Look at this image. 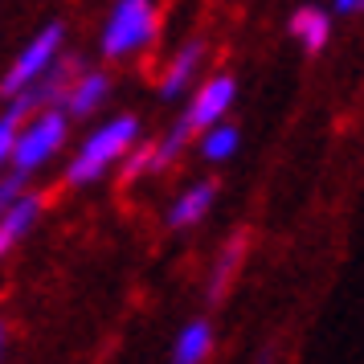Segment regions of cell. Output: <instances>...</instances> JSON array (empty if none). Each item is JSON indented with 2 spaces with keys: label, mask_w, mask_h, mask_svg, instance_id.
Instances as JSON below:
<instances>
[{
  "label": "cell",
  "mask_w": 364,
  "mask_h": 364,
  "mask_svg": "<svg viewBox=\"0 0 364 364\" xmlns=\"http://www.w3.org/2000/svg\"><path fill=\"white\" fill-rule=\"evenodd\" d=\"M233 95H237V82H233L230 74H217V78H209V82L200 86L197 95H193V102H188V111L181 115V123H176V127H172V132H168L164 139L156 144V148H151V168L172 164L193 135L205 132V127H213L217 119L230 111V107H233Z\"/></svg>",
  "instance_id": "cell-1"
},
{
  "label": "cell",
  "mask_w": 364,
  "mask_h": 364,
  "mask_svg": "<svg viewBox=\"0 0 364 364\" xmlns=\"http://www.w3.org/2000/svg\"><path fill=\"white\" fill-rule=\"evenodd\" d=\"M135 135H139V123H135L132 115H119V119H111V123H102L99 132L90 135L82 148H78V156L70 160L66 181L70 184L99 181V176L115 164L119 156H127V148L135 144Z\"/></svg>",
  "instance_id": "cell-2"
},
{
  "label": "cell",
  "mask_w": 364,
  "mask_h": 364,
  "mask_svg": "<svg viewBox=\"0 0 364 364\" xmlns=\"http://www.w3.org/2000/svg\"><path fill=\"white\" fill-rule=\"evenodd\" d=\"M156 4L151 0H119L102 25V53L107 58H132L156 37Z\"/></svg>",
  "instance_id": "cell-3"
},
{
  "label": "cell",
  "mask_w": 364,
  "mask_h": 364,
  "mask_svg": "<svg viewBox=\"0 0 364 364\" xmlns=\"http://www.w3.org/2000/svg\"><path fill=\"white\" fill-rule=\"evenodd\" d=\"M66 119H70L66 111H53V107H50V111H41L25 132L17 127V139H13V156H9V164L17 168L21 176H29L33 168H41L53 151L66 144V127H70Z\"/></svg>",
  "instance_id": "cell-4"
},
{
  "label": "cell",
  "mask_w": 364,
  "mask_h": 364,
  "mask_svg": "<svg viewBox=\"0 0 364 364\" xmlns=\"http://www.w3.org/2000/svg\"><path fill=\"white\" fill-rule=\"evenodd\" d=\"M58 50H62V25H46V29L21 50V58L9 66V74L0 78V95L13 99V95H21L29 82H37V78L58 62Z\"/></svg>",
  "instance_id": "cell-5"
},
{
  "label": "cell",
  "mask_w": 364,
  "mask_h": 364,
  "mask_svg": "<svg viewBox=\"0 0 364 364\" xmlns=\"http://www.w3.org/2000/svg\"><path fill=\"white\" fill-rule=\"evenodd\" d=\"M200 62H205V41H188L176 58H172V66H168L164 82H160V99H176V95H184L188 86H193V78H197Z\"/></svg>",
  "instance_id": "cell-6"
},
{
  "label": "cell",
  "mask_w": 364,
  "mask_h": 364,
  "mask_svg": "<svg viewBox=\"0 0 364 364\" xmlns=\"http://www.w3.org/2000/svg\"><path fill=\"white\" fill-rule=\"evenodd\" d=\"M107 74H99V70H90V74H82L78 82H70L66 99H62V111H66L70 119H86L99 111V102L107 99Z\"/></svg>",
  "instance_id": "cell-7"
},
{
  "label": "cell",
  "mask_w": 364,
  "mask_h": 364,
  "mask_svg": "<svg viewBox=\"0 0 364 364\" xmlns=\"http://www.w3.org/2000/svg\"><path fill=\"white\" fill-rule=\"evenodd\" d=\"M213 193H217L213 181H197L193 188H184L181 197H176V205L168 209V225H172V230H188V225H197L200 217L213 209Z\"/></svg>",
  "instance_id": "cell-8"
},
{
  "label": "cell",
  "mask_w": 364,
  "mask_h": 364,
  "mask_svg": "<svg viewBox=\"0 0 364 364\" xmlns=\"http://www.w3.org/2000/svg\"><path fill=\"white\" fill-rule=\"evenodd\" d=\"M291 33L303 41V50H307V53H319L323 46H328V37H331L328 13H323V9H315V4H303L295 17H291Z\"/></svg>",
  "instance_id": "cell-9"
},
{
  "label": "cell",
  "mask_w": 364,
  "mask_h": 364,
  "mask_svg": "<svg viewBox=\"0 0 364 364\" xmlns=\"http://www.w3.org/2000/svg\"><path fill=\"white\" fill-rule=\"evenodd\" d=\"M209 348H213V328H209L205 319H193V323L181 331V340H176L172 364H200L209 356Z\"/></svg>",
  "instance_id": "cell-10"
},
{
  "label": "cell",
  "mask_w": 364,
  "mask_h": 364,
  "mask_svg": "<svg viewBox=\"0 0 364 364\" xmlns=\"http://www.w3.org/2000/svg\"><path fill=\"white\" fill-rule=\"evenodd\" d=\"M237 127H205V139H200V156L209 160V164H221V160H230L233 151H237Z\"/></svg>",
  "instance_id": "cell-11"
},
{
  "label": "cell",
  "mask_w": 364,
  "mask_h": 364,
  "mask_svg": "<svg viewBox=\"0 0 364 364\" xmlns=\"http://www.w3.org/2000/svg\"><path fill=\"white\" fill-rule=\"evenodd\" d=\"M242 246H246V237H233V246H225V254H221L213 279H209V299H213V303L225 295V282H230V274L237 270V262H242Z\"/></svg>",
  "instance_id": "cell-12"
},
{
  "label": "cell",
  "mask_w": 364,
  "mask_h": 364,
  "mask_svg": "<svg viewBox=\"0 0 364 364\" xmlns=\"http://www.w3.org/2000/svg\"><path fill=\"white\" fill-rule=\"evenodd\" d=\"M17 127H21V115H17V111H4V115H0V168L9 164V156H13Z\"/></svg>",
  "instance_id": "cell-13"
},
{
  "label": "cell",
  "mask_w": 364,
  "mask_h": 364,
  "mask_svg": "<svg viewBox=\"0 0 364 364\" xmlns=\"http://www.w3.org/2000/svg\"><path fill=\"white\" fill-rule=\"evenodd\" d=\"M21 188H25V176H21V172H13L9 181H0V217L9 213V205L21 197Z\"/></svg>",
  "instance_id": "cell-14"
},
{
  "label": "cell",
  "mask_w": 364,
  "mask_h": 364,
  "mask_svg": "<svg viewBox=\"0 0 364 364\" xmlns=\"http://www.w3.org/2000/svg\"><path fill=\"white\" fill-rule=\"evenodd\" d=\"M148 168H151V148H139L132 160L123 164V181H135V176H139V172H148Z\"/></svg>",
  "instance_id": "cell-15"
},
{
  "label": "cell",
  "mask_w": 364,
  "mask_h": 364,
  "mask_svg": "<svg viewBox=\"0 0 364 364\" xmlns=\"http://www.w3.org/2000/svg\"><path fill=\"white\" fill-rule=\"evenodd\" d=\"M364 0H336V13H360Z\"/></svg>",
  "instance_id": "cell-16"
},
{
  "label": "cell",
  "mask_w": 364,
  "mask_h": 364,
  "mask_svg": "<svg viewBox=\"0 0 364 364\" xmlns=\"http://www.w3.org/2000/svg\"><path fill=\"white\" fill-rule=\"evenodd\" d=\"M0 352H4V328H0Z\"/></svg>",
  "instance_id": "cell-17"
}]
</instances>
